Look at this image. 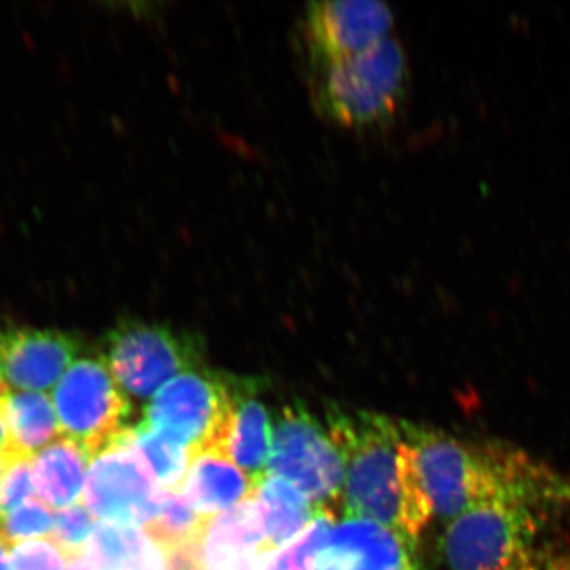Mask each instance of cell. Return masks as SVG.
Wrapping results in <instances>:
<instances>
[{"mask_svg":"<svg viewBox=\"0 0 570 570\" xmlns=\"http://www.w3.org/2000/svg\"><path fill=\"white\" fill-rule=\"evenodd\" d=\"M400 531L417 543L430 521H450L498 494L558 497L564 475L504 444L464 442L400 420Z\"/></svg>","mask_w":570,"mask_h":570,"instance_id":"1","label":"cell"},{"mask_svg":"<svg viewBox=\"0 0 570 570\" xmlns=\"http://www.w3.org/2000/svg\"><path fill=\"white\" fill-rule=\"evenodd\" d=\"M325 417L326 431L346 469L344 519L376 521L400 531V422L337 404L326 406Z\"/></svg>","mask_w":570,"mask_h":570,"instance_id":"2","label":"cell"},{"mask_svg":"<svg viewBox=\"0 0 570 570\" xmlns=\"http://www.w3.org/2000/svg\"><path fill=\"white\" fill-rule=\"evenodd\" d=\"M311 78L313 102L326 121L346 129H381L393 121L406 96V55L400 41L387 37Z\"/></svg>","mask_w":570,"mask_h":570,"instance_id":"3","label":"cell"},{"mask_svg":"<svg viewBox=\"0 0 570 570\" xmlns=\"http://www.w3.org/2000/svg\"><path fill=\"white\" fill-rule=\"evenodd\" d=\"M550 508L520 494H499L448 521L441 557L448 570H515L532 557L531 547Z\"/></svg>","mask_w":570,"mask_h":570,"instance_id":"4","label":"cell"},{"mask_svg":"<svg viewBox=\"0 0 570 570\" xmlns=\"http://www.w3.org/2000/svg\"><path fill=\"white\" fill-rule=\"evenodd\" d=\"M232 374L202 366L164 385L145 409L141 425L193 453L227 456L234 428Z\"/></svg>","mask_w":570,"mask_h":570,"instance_id":"5","label":"cell"},{"mask_svg":"<svg viewBox=\"0 0 570 570\" xmlns=\"http://www.w3.org/2000/svg\"><path fill=\"white\" fill-rule=\"evenodd\" d=\"M61 438L77 444L91 463L127 444L132 407L102 356L80 358L52 390Z\"/></svg>","mask_w":570,"mask_h":570,"instance_id":"6","label":"cell"},{"mask_svg":"<svg viewBox=\"0 0 570 570\" xmlns=\"http://www.w3.org/2000/svg\"><path fill=\"white\" fill-rule=\"evenodd\" d=\"M100 356L124 392L146 400L175 377L204 366L205 343L197 333L168 324L122 321L105 336Z\"/></svg>","mask_w":570,"mask_h":570,"instance_id":"7","label":"cell"},{"mask_svg":"<svg viewBox=\"0 0 570 570\" xmlns=\"http://www.w3.org/2000/svg\"><path fill=\"white\" fill-rule=\"evenodd\" d=\"M268 475L302 491L314 510L344 519L346 469L328 431L303 406H287L273 425Z\"/></svg>","mask_w":570,"mask_h":570,"instance_id":"8","label":"cell"},{"mask_svg":"<svg viewBox=\"0 0 570 570\" xmlns=\"http://www.w3.org/2000/svg\"><path fill=\"white\" fill-rule=\"evenodd\" d=\"M393 22L392 10L374 0L307 3L302 41L311 77L387 39Z\"/></svg>","mask_w":570,"mask_h":570,"instance_id":"9","label":"cell"},{"mask_svg":"<svg viewBox=\"0 0 570 570\" xmlns=\"http://www.w3.org/2000/svg\"><path fill=\"white\" fill-rule=\"evenodd\" d=\"M160 491L151 468L129 441L92 461L82 502L97 519L142 528L156 513Z\"/></svg>","mask_w":570,"mask_h":570,"instance_id":"10","label":"cell"},{"mask_svg":"<svg viewBox=\"0 0 570 570\" xmlns=\"http://www.w3.org/2000/svg\"><path fill=\"white\" fill-rule=\"evenodd\" d=\"M415 546L376 521L344 519L326 534L311 570H419Z\"/></svg>","mask_w":570,"mask_h":570,"instance_id":"11","label":"cell"},{"mask_svg":"<svg viewBox=\"0 0 570 570\" xmlns=\"http://www.w3.org/2000/svg\"><path fill=\"white\" fill-rule=\"evenodd\" d=\"M78 348L77 337L58 330H11L0 335L3 379L22 392L56 387L73 365Z\"/></svg>","mask_w":570,"mask_h":570,"instance_id":"12","label":"cell"},{"mask_svg":"<svg viewBox=\"0 0 570 570\" xmlns=\"http://www.w3.org/2000/svg\"><path fill=\"white\" fill-rule=\"evenodd\" d=\"M261 392L258 379L232 374L235 415L227 456L258 487L268 478L273 436L272 419Z\"/></svg>","mask_w":570,"mask_h":570,"instance_id":"13","label":"cell"},{"mask_svg":"<svg viewBox=\"0 0 570 570\" xmlns=\"http://www.w3.org/2000/svg\"><path fill=\"white\" fill-rule=\"evenodd\" d=\"M209 570H235L269 553L257 501L243 502L214 517L204 540Z\"/></svg>","mask_w":570,"mask_h":570,"instance_id":"14","label":"cell"},{"mask_svg":"<svg viewBox=\"0 0 570 570\" xmlns=\"http://www.w3.org/2000/svg\"><path fill=\"white\" fill-rule=\"evenodd\" d=\"M261 487L234 461L205 453L193 461L183 494L204 515L216 517L257 498Z\"/></svg>","mask_w":570,"mask_h":570,"instance_id":"15","label":"cell"},{"mask_svg":"<svg viewBox=\"0 0 570 570\" xmlns=\"http://www.w3.org/2000/svg\"><path fill=\"white\" fill-rule=\"evenodd\" d=\"M91 460L69 439H58L32 459L33 487L45 504L63 509L85 491Z\"/></svg>","mask_w":570,"mask_h":570,"instance_id":"16","label":"cell"},{"mask_svg":"<svg viewBox=\"0 0 570 570\" xmlns=\"http://www.w3.org/2000/svg\"><path fill=\"white\" fill-rule=\"evenodd\" d=\"M255 501L261 510L268 551L299 538L318 517L302 491L275 475L265 479Z\"/></svg>","mask_w":570,"mask_h":570,"instance_id":"17","label":"cell"},{"mask_svg":"<svg viewBox=\"0 0 570 570\" xmlns=\"http://www.w3.org/2000/svg\"><path fill=\"white\" fill-rule=\"evenodd\" d=\"M2 407L22 459H33L55 439H61L55 404L45 393L9 392L2 397Z\"/></svg>","mask_w":570,"mask_h":570,"instance_id":"18","label":"cell"},{"mask_svg":"<svg viewBox=\"0 0 570 570\" xmlns=\"http://www.w3.org/2000/svg\"><path fill=\"white\" fill-rule=\"evenodd\" d=\"M213 520L214 517L197 512L183 493L163 490L156 513L141 531L165 554L187 543L205 540Z\"/></svg>","mask_w":570,"mask_h":570,"instance_id":"19","label":"cell"},{"mask_svg":"<svg viewBox=\"0 0 570 570\" xmlns=\"http://www.w3.org/2000/svg\"><path fill=\"white\" fill-rule=\"evenodd\" d=\"M94 570H151L146 538L138 528L100 521L89 543Z\"/></svg>","mask_w":570,"mask_h":570,"instance_id":"20","label":"cell"},{"mask_svg":"<svg viewBox=\"0 0 570 570\" xmlns=\"http://www.w3.org/2000/svg\"><path fill=\"white\" fill-rule=\"evenodd\" d=\"M130 444L140 452L151 468L160 489L183 493L194 456L170 439L154 433L148 426L138 423L134 428Z\"/></svg>","mask_w":570,"mask_h":570,"instance_id":"21","label":"cell"},{"mask_svg":"<svg viewBox=\"0 0 570 570\" xmlns=\"http://www.w3.org/2000/svg\"><path fill=\"white\" fill-rule=\"evenodd\" d=\"M52 527L55 512L50 505L32 498L0 517V540L7 547H14L29 540L50 539Z\"/></svg>","mask_w":570,"mask_h":570,"instance_id":"22","label":"cell"},{"mask_svg":"<svg viewBox=\"0 0 570 570\" xmlns=\"http://www.w3.org/2000/svg\"><path fill=\"white\" fill-rule=\"evenodd\" d=\"M96 515L85 502L56 510L51 540L70 561L85 557V551L96 531Z\"/></svg>","mask_w":570,"mask_h":570,"instance_id":"23","label":"cell"},{"mask_svg":"<svg viewBox=\"0 0 570 570\" xmlns=\"http://www.w3.org/2000/svg\"><path fill=\"white\" fill-rule=\"evenodd\" d=\"M335 523V517L321 513L291 547L277 554L269 564V570H311L317 550Z\"/></svg>","mask_w":570,"mask_h":570,"instance_id":"24","label":"cell"},{"mask_svg":"<svg viewBox=\"0 0 570 570\" xmlns=\"http://www.w3.org/2000/svg\"><path fill=\"white\" fill-rule=\"evenodd\" d=\"M70 560L51 539L29 540L10 550V570H67Z\"/></svg>","mask_w":570,"mask_h":570,"instance_id":"25","label":"cell"},{"mask_svg":"<svg viewBox=\"0 0 570 570\" xmlns=\"http://www.w3.org/2000/svg\"><path fill=\"white\" fill-rule=\"evenodd\" d=\"M32 460H20L3 472L0 480V517L7 515L33 497Z\"/></svg>","mask_w":570,"mask_h":570,"instance_id":"26","label":"cell"},{"mask_svg":"<svg viewBox=\"0 0 570 570\" xmlns=\"http://www.w3.org/2000/svg\"><path fill=\"white\" fill-rule=\"evenodd\" d=\"M164 557V570H209L206 564L204 540L168 551Z\"/></svg>","mask_w":570,"mask_h":570,"instance_id":"27","label":"cell"},{"mask_svg":"<svg viewBox=\"0 0 570 570\" xmlns=\"http://www.w3.org/2000/svg\"><path fill=\"white\" fill-rule=\"evenodd\" d=\"M20 460H32L22 459L20 452L14 445L13 438H11L9 423H7L6 414H3L2 397H0V461L6 464L7 468L11 464L17 463Z\"/></svg>","mask_w":570,"mask_h":570,"instance_id":"28","label":"cell"},{"mask_svg":"<svg viewBox=\"0 0 570 570\" xmlns=\"http://www.w3.org/2000/svg\"><path fill=\"white\" fill-rule=\"evenodd\" d=\"M515 570H570V564H554L549 566V568H539V566H535L530 558V560L523 562V564H521L520 568H517Z\"/></svg>","mask_w":570,"mask_h":570,"instance_id":"29","label":"cell"},{"mask_svg":"<svg viewBox=\"0 0 570 570\" xmlns=\"http://www.w3.org/2000/svg\"><path fill=\"white\" fill-rule=\"evenodd\" d=\"M0 570H10L9 547L0 540Z\"/></svg>","mask_w":570,"mask_h":570,"instance_id":"30","label":"cell"},{"mask_svg":"<svg viewBox=\"0 0 570 570\" xmlns=\"http://www.w3.org/2000/svg\"><path fill=\"white\" fill-rule=\"evenodd\" d=\"M9 392V385H7L6 379H3L2 365H0V397L6 396Z\"/></svg>","mask_w":570,"mask_h":570,"instance_id":"31","label":"cell"},{"mask_svg":"<svg viewBox=\"0 0 570 570\" xmlns=\"http://www.w3.org/2000/svg\"><path fill=\"white\" fill-rule=\"evenodd\" d=\"M6 471H7L6 464H3L2 461H0V480H2L3 472H6Z\"/></svg>","mask_w":570,"mask_h":570,"instance_id":"32","label":"cell"},{"mask_svg":"<svg viewBox=\"0 0 570 570\" xmlns=\"http://www.w3.org/2000/svg\"><path fill=\"white\" fill-rule=\"evenodd\" d=\"M235 570H258V569H253V568H250V564H249V566H243V568L235 569Z\"/></svg>","mask_w":570,"mask_h":570,"instance_id":"33","label":"cell"}]
</instances>
